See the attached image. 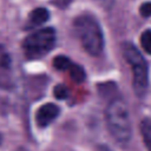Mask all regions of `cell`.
Returning <instances> with one entry per match:
<instances>
[{
	"label": "cell",
	"instance_id": "obj_1",
	"mask_svg": "<svg viewBox=\"0 0 151 151\" xmlns=\"http://www.w3.org/2000/svg\"><path fill=\"white\" fill-rule=\"evenodd\" d=\"M106 123L113 138L119 143H127L131 137V122L127 105L120 98L112 99L106 109Z\"/></svg>",
	"mask_w": 151,
	"mask_h": 151
},
{
	"label": "cell",
	"instance_id": "obj_2",
	"mask_svg": "<svg viewBox=\"0 0 151 151\" xmlns=\"http://www.w3.org/2000/svg\"><path fill=\"white\" fill-rule=\"evenodd\" d=\"M73 26L84 50L91 55H98L104 47V37L98 21L91 15H81L74 20Z\"/></svg>",
	"mask_w": 151,
	"mask_h": 151
},
{
	"label": "cell",
	"instance_id": "obj_3",
	"mask_svg": "<svg viewBox=\"0 0 151 151\" xmlns=\"http://www.w3.org/2000/svg\"><path fill=\"white\" fill-rule=\"evenodd\" d=\"M123 55L132 68V85L134 93L138 97H143L147 88V65L142 53L130 42H125L122 46Z\"/></svg>",
	"mask_w": 151,
	"mask_h": 151
},
{
	"label": "cell",
	"instance_id": "obj_4",
	"mask_svg": "<svg viewBox=\"0 0 151 151\" xmlns=\"http://www.w3.org/2000/svg\"><path fill=\"white\" fill-rule=\"evenodd\" d=\"M55 33L51 27L42 28L29 34L22 42L25 54L31 59H38L46 55L54 46Z\"/></svg>",
	"mask_w": 151,
	"mask_h": 151
},
{
	"label": "cell",
	"instance_id": "obj_5",
	"mask_svg": "<svg viewBox=\"0 0 151 151\" xmlns=\"http://www.w3.org/2000/svg\"><path fill=\"white\" fill-rule=\"evenodd\" d=\"M0 87L1 88L13 87L12 61L8 53L1 45H0Z\"/></svg>",
	"mask_w": 151,
	"mask_h": 151
},
{
	"label": "cell",
	"instance_id": "obj_6",
	"mask_svg": "<svg viewBox=\"0 0 151 151\" xmlns=\"http://www.w3.org/2000/svg\"><path fill=\"white\" fill-rule=\"evenodd\" d=\"M59 114V107L52 103H47L39 107V110L35 113V120L37 124L40 127H45L48 124H51Z\"/></svg>",
	"mask_w": 151,
	"mask_h": 151
},
{
	"label": "cell",
	"instance_id": "obj_7",
	"mask_svg": "<svg viewBox=\"0 0 151 151\" xmlns=\"http://www.w3.org/2000/svg\"><path fill=\"white\" fill-rule=\"evenodd\" d=\"M50 18V13L46 8L44 7H38L35 9H33L29 14V24L33 26H38L41 25L44 22H46Z\"/></svg>",
	"mask_w": 151,
	"mask_h": 151
},
{
	"label": "cell",
	"instance_id": "obj_8",
	"mask_svg": "<svg viewBox=\"0 0 151 151\" xmlns=\"http://www.w3.org/2000/svg\"><path fill=\"white\" fill-rule=\"evenodd\" d=\"M140 132L143 140L147 147V151H151V119L145 118L140 123Z\"/></svg>",
	"mask_w": 151,
	"mask_h": 151
},
{
	"label": "cell",
	"instance_id": "obj_9",
	"mask_svg": "<svg viewBox=\"0 0 151 151\" xmlns=\"http://www.w3.org/2000/svg\"><path fill=\"white\" fill-rule=\"evenodd\" d=\"M67 71H68L70 77L72 78L73 81H76V83H83L85 80V77L86 76H85V71L83 70L81 66L76 65V64H72Z\"/></svg>",
	"mask_w": 151,
	"mask_h": 151
},
{
	"label": "cell",
	"instance_id": "obj_10",
	"mask_svg": "<svg viewBox=\"0 0 151 151\" xmlns=\"http://www.w3.org/2000/svg\"><path fill=\"white\" fill-rule=\"evenodd\" d=\"M71 65H72V61L65 55H58L53 59V66L59 71L68 70Z\"/></svg>",
	"mask_w": 151,
	"mask_h": 151
},
{
	"label": "cell",
	"instance_id": "obj_11",
	"mask_svg": "<svg viewBox=\"0 0 151 151\" xmlns=\"http://www.w3.org/2000/svg\"><path fill=\"white\" fill-rule=\"evenodd\" d=\"M140 45L146 53L151 54V31L150 29L143 32L140 37Z\"/></svg>",
	"mask_w": 151,
	"mask_h": 151
},
{
	"label": "cell",
	"instance_id": "obj_12",
	"mask_svg": "<svg viewBox=\"0 0 151 151\" xmlns=\"http://www.w3.org/2000/svg\"><path fill=\"white\" fill-rule=\"evenodd\" d=\"M54 97L57 98V99H60V100H63V99H66L67 97H68V90H67V87L66 86H64V85H57L55 87H54Z\"/></svg>",
	"mask_w": 151,
	"mask_h": 151
},
{
	"label": "cell",
	"instance_id": "obj_13",
	"mask_svg": "<svg viewBox=\"0 0 151 151\" xmlns=\"http://www.w3.org/2000/svg\"><path fill=\"white\" fill-rule=\"evenodd\" d=\"M139 13L144 18L151 17V2H144L139 8Z\"/></svg>",
	"mask_w": 151,
	"mask_h": 151
}]
</instances>
